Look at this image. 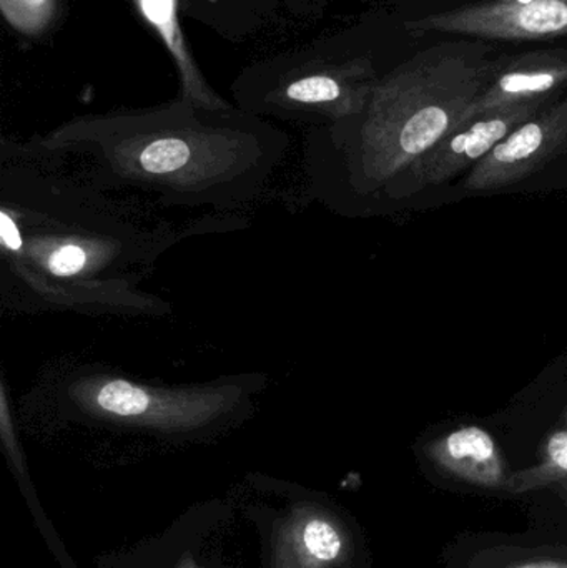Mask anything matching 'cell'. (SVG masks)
<instances>
[{
    "label": "cell",
    "instance_id": "6da1fadb",
    "mask_svg": "<svg viewBox=\"0 0 567 568\" xmlns=\"http://www.w3.org/2000/svg\"><path fill=\"white\" fill-rule=\"evenodd\" d=\"M182 236L115 202L52 156L7 146L0 162V296L16 313L160 316L142 284Z\"/></svg>",
    "mask_w": 567,
    "mask_h": 568
},
{
    "label": "cell",
    "instance_id": "7a4b0ae2",
    "mask_svg": "<svg viewBox=\"0 0 567 568\" xmlns=\"http://www.w3.org/2000/svg\"><path fill=\"white\" fill-rule=\"evenodd\" d=\"M33 145L100 192L160 206L230 209L255 199L282 162L285 133L253 113L186 100L79 116Z\"/></svg>",
    "mask_w": 567,
    "mask_h": 568
},
{
    "label": "cell",
    "instance_id": "3957f363",
    "mask_svg": "<svg viewBox=\"0 0 567 568\" xmlns=\"http://www.w3.org/2000/svg\"><path fill=\"white\" fill-rule=\"evenodd\" d=\"M468 43L416 53L375 82L356 139L335 152L306 153L310 190L336 206L343 196H376L439 140L498 75L506 59Z\"/></svg>",
    "mask_w": 567,
    "mask_h": 568
},
{
    "label": "cell",
    "instance_id": "277c9868",
    "mask_svg": "<svg viewBox=\"0 0 567 568\" xmlns=\"http://www.w3.org/2000/svg\"><path fill=\"white\" fill-rule=\"evenodd\" d=\"M265 386L262 376L216 377L195 386L142 383L102 366H82L57 384L60 409L70 417L152 427H199L240 417Z\"/></svg>",
    "mask_w": 567,
    "mask_h": 568
},
{
    "label": "cell",
    "instance_id": "5b68a950",
    "mask_svg": "<svg viewBox=\"0 0 567 568\" xmlns=\"http://www.w3.org/2000/svg\"><path fill=\"white\" fill-rule=\"evenodd\" d=\"M549 102H533L525 105L495 110L469 120L465 125L453 130L448 136L439 140L425 155L412 163L405 172L399 173L383 193L393 199L423 192L429 186L472 172L498 143H502L513 130L541 112Z\"/></svg>",
    "mask_w": 567,
    "mask_h": 568
},
{
    "label": "cell",
    "instance_id": "8992f818",
    "mask_svg": "<svg viewBox=\"0 0 567 568\" xmlns=\"http://www.w3.org/2000/svg\"><path fill=\"white\" fill-rule=\"evenodd\" d=\"M413 33H448L483 40H545L567 36V0H498L406 23Z\"/></svg>",
    "mask_w": 567,
    "mask_h": 568
},
{
    "label": "cell",
    "instance_id": "52a82bcc",
    "mask_svg": "<svg viewBox=\"0 0 567 568\" xmlns=\"http://www.w3.org/2000/svg\"><path fill=\"white\" fill-rule=\"evenodd\" d=\"M567 150V97L513 130L466 176V193H492L528 179Z\"/></svg>",
    "mask_w": 567,
    "mask_h": 568
},
{
    "label": "cell",
    "instance_id": "ba28073f",
    "mask_svg": "<svg viewBox=\"0 0 567 568\" xmlns=\"http://www.w3.org/2000/svg\"><path fill=\"white\" fill-rule=\"evenodd\" d=\"M373 85L375 80L365 63L326 67L276 87L260 102L259 109L276 115L348 122L362 115Z\"/></svg>",
    "mask_w": 567,
    "mask_h": 568
},
{
    "label": "cell",
    "instance_id": "9c48e42d",
    "mask_svg": "<svg viewBox=\"0 0 567 568\" xmlns=\"http://www.w3.org/2000/svg\"><path fill=\"white\" fill-rule=\"evenodd\" d=\"M566 85L567 50H543L506 59L498 75L466 110L462 125L495 110L549 102Z\"/></svg>",
    "mask_w": 567,
    "mask_h": 568
},
{
    "label": "cell",
    "instance_id": "30bf717a",
    "mask_svg": "<svg viewBox=\"0 0 567 568\" xmlns=\"http://www.w3.org/2000/svg\"><path fill=\"white\" fill-rule=\"evenodd\" d=\"M429 460L452 479L478 489H505V464L489 433L482 427L466 426L429 444Z\"/></svg>",
    "mask_w": 567,
    "mask_h": 568
},
{
    "label": "cell",
    "instance_id": "8fae6325",
    "mask_svg": "<svg viewBox=\"0 0 567 568\" xmlns=\"http://www.w3.org/2000/svg\"><path fill=\"white\" fill-rule=\"evenodd\" d=\"M140 16L155 30L163 45L172 55L182 83V97L180 99L210 110L233 109L229 102L222 99L205 80L199 63L190 53L185 36L180 27L179 9L176 0H133Z\"/></svg>",
    "mask_w": 567,
    "mask_h": 568
},
{
    "label": "cell",
    "instance_id": "7c38bea8",
    "mask_svg": "<svg viewBox=\"0 0 567 568\" xmlns=\"http://www.w3.org/2000/svg\"><path fill=\"white\" fill-rule=\"evenodd\" d=\"M508 489L528 493L536 489H556L567 494V429L553 433L543 449L538 466L522 470L509 480Z\"/></svg>",
    "mask_w": 567,
    "mask_h": 568
},
{
    "label": "cell",
    "instance_id": "4fadbf2b",
    "mask_svg": "<svg viewBox=\"0 0 567 568\" xmlns=\"http://www.w3.org/2000/svg\"><path fill=\"white\" fill-rule=\"evenodd\" d=\"M0 12L17 32L37 37L52 26L57 0H0Z\"/></svg>",
    "mask_w": 567,
    "mask_h": 568
},
{
    "label": "cell",
    "instance_id": "5bb4252c",
    "mask_svg": "<svg viewBox=\"0 0 567 568\" xmlns=\"http://www.w3.org/2000/svg\"><path fill=\"white\" fill-rule=\"evenodd\" d=\"M306 550L322 562H333L343 552V539L338 529L323 519H313L303 530Z\"/></svg>",
    "mask_w": 567,
    "mask_h": 568
},
{
    "label": "cell",
    "instance_id": "9a60e30c",
    "mask_svg": "<svg viewBox=\"0 0 567 568\" xmlns=\"http://www.w3.org/2000/svg\"><path fill=\"white\" fill-rule=\"evenodd\" d=\"M499 568H567V559L516 560Z\"/></svg>",
    "mask_w": 567,
    "mask_h": 568
},
{
    "label": "cell",
    "instance_id": "2e32d148",
    "mask_svg": "<svg viewBox=\"0 0 567 568\" xmlns=\"http://www.w3.org/2000/svg\"><path fill=\"white\" fill-rule=\"evenodd\" d=\"M566 420H567V413H566Z\"/></svg>",
    "mask_w": 567,
    "mask_h": 568
}]
</instances>
